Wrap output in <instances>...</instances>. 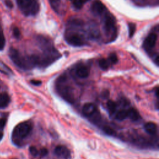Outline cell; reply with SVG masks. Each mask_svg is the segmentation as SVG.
<instances>
[{"label": "cell", "instance_id": "6da1fadb", "mask_svg": "<svg viewBox=\"0 0 159 159\" xmlns=\"http://www.w3.org/2000/svg\"><path fill=\"white\" fill-rule=\"evenodd\" d=\"M32 123L30 121L22 122L17 124L14 129L12 134V139L17 145H20L22 140L27 138L32 132Z\"/></svg>", "mask_w": 159, "mask_h": 159}, {"label": "cell", "instance_id": "7a4b0ae2", "mask_svg": "<svg viewBox=\"0 0 159 159\" xmlns=\"http://www.w3.org/2000/svg\"><path fill=\"white\" fill-rule=\"evenodd\" d=\"M8 55L14 64L22 70H27L34 67L30 56L25 57L22 55L14 47L9 48Z\"/></svg>", "mask_w": 159, "mask_h": 159}, {"label": "cell", "instance_id": "3957f363", "mask_svg": "<svg viewBox=\"0 0 159 159\" xmlns=\"http://www.w3.org/2000/svg\"><path fill=\"white\" fill-rule=\"evenodd\" d=\"M57 82L56 89L59 95L66 101L69 103L75 102V94L73 88L66 83V76L65 75L58 78Z\"/></svg>", "mask_w": 159, "mask_h": 159}, {"label": "cell", "instance_id": "277c9868", "mask_svg": "<svg viewBox=\"0 0 159 159\" xmlns=\"http://www.w3.org/2000/svg\"><path fill=\"white\" fill-rule=\"evenodd\" d=\"M17 6L25 16H34L39 12V0H16Z\"/></svg>", "mask_w": 159, "mask_h": 159}, {"label": "cell", "instance_id": "5b68a950", "mask_svg": "<svg viewBox=\"0 0 159 159\" xmlns=\"http://www.w3.org/2000/svg\"><path fill=\"white\" fill-rule=\"evenodd\" d=\"M103 29L107 37L110 40H114L117 36V29L115 26L114 16L109 12L105 13L103 17Z\"/></svg>", "mask_w": 159, "mask_h": 159}, {"label": "cell", "instance_id": "8992f818", "mask_svg": "<svg viewBox=\"0 0 159 159\" xmlns=\"http://www.w3.org/2000/svg\"><path fill=\"white\" fill-rule=\"evenodd\" d=\"M65 40L70 45L75 47H81L84 44L83 37L78 34L70 32L65 35Z\"/></svg>", "mask_w": 159, "mask_h": 159}, {"label": "cell", "instance_id": "52a82bcc", "mask_svg": "<svg viewBox=\"0 0 159 159\" xmlns=\"http://www.w3.org/2000/svg\"><path fill=\"white\" fill-rule=\"evenodd\" d=\"M91 11L94 15L100 16L105 12L106 7L101 1L96 0L91 4Z\"/></svg>", "mask_w": 159, "mask_h": 159}, {"label": "cell", "instance_id": "ba28073f", "mask_svg": "<svg viewBox=\"0 0 159 159\" xmlns=\"http://www.w3.org/2000/svg\"><path fill=\"white\" fill-rule=\"evenodd\" d=\"M82 112L84 116L88 117H91L98 112L96 106L93 103H86L84 104L82 108Z\"/></svg>", "mask_w": 159, "mask_h": 159}, {"label": "cell", "instance_id": "9c48e42d", "mask_svg": "<svg viewBox=\"0 0 159 159\" xmlns=\"http://www.w3.org/2000/svg\"><path fill=\"white\" fill-rule=\"evenodd\" d=\"M54 153L56 156L65 159L69 158L71 156L70 150L63 145L57 146L54 149Z\"/></svg>", "mask_w": 159, "mask_h": 159}, {"label": "cell", "instance_id": "30bf717a", "mask_svg": "<svg viewBox=\"0 0 159 159\" xmlns=\"http://www.w3.org/2000/svg\"><path fill=\"white\" fill-rule=\"evenodd\" d=\"M157 40V35L156 34L152 32L148 35L146 37L144 43L143 47L146 50H150L153 48L156 44Z\"/></svg>", "mask_w": 159, "mask_h": 159}, {"label": "cell", "instance_id": "8fae6325", "mask_svg": "<svg viewBox=\"0 0 159 159\" xmlns=\"http://www.w3.org/2000/svg\"><path fill=\"white\" fill-rule=\"evenodd\" d=\"M76 75L80 78H87L89 75V70L88 68L84 65H80L76 69Z\"/></svg>", "mask_w": 159, "mask_h": 159}, {"label": "cell", "instance_id": "7c38bea8", "mask_svg": "<svg viewBox=\"0 0 159 159\" xmlns=\"http://www.w3.org/2000/svg\"><path fill=\"white\" fill-rule=\"evenodd\" d=\"M145 131L150 135H154L157 132V125L156 124L149 122L144 125Z\"/></svg>", "mask_w": 159, "mask_h": 159}, {"label": "cell", "instance_id": "4fadbf2b", "mask_svg": "<svg viewBox=\"0 0 159 159\" xmlns=\"http://www.w3.org/2000/svg\"><path fill=\"white\" fill-rule=\"evenodd\" d=\"M11 98L7 93H0V109L6 107L10 103Z\"/></svg>", "mask_w": 159, "mask_h": 159}, {"label": "cell", "instance_id": "5bb4252c", "mask_svg": "<svg viewBox=\"0 0 159 159\" xmlns=\"http://www.w3.org/2000/svg\"><path fill=\"white\" fill-rule=\"evenodd\" d=\"M127 117H129V119L134 122L137 121L141 118L138 111L132 107L127 110Z\"/></svg>", "mask_w": 159, "mask_h": 159}, {"label": "cell", "instance_id": "9a60e30c", "mask_svg": "<svg viewBox=\"0 0 159 159\" xmlns=\"http://www.w3.org/2000/svg\"><path fill=\"white\" fill-rule=\"evenodd\" d=\"M52 8L57 13H60L61 7V0H48Z\"/></svg>", "mask_w": 159, "mask_h": 159}, {"label": "cell", "instance_id": "2e32d148", "mask_svg": "<svg viewBox=\"0 0 159 159\" xmlns=\"http://www.w3.org/2000/svg\"><path fill=\"white\" fill-rule=\"evenodd\" d=\"M106 106H107V111L109 112V115L112 116V115L114 114V113L116 112V109H117L116 103L114 101H112V100H109L107 102Z\"/></svg>", "mask_w": 159, "mask_h": 159}, {"label": "cell", "instance_id": "e0dca14e", "mask_svg": "<svg viewBox=\"0 0 159 159\" xmlns=\"http://www.w3.org/2000/svg\"><path fill=\"white\" fill-rule=\"evenodd\" d=\"M127 117V109H120L115 115V118L119 121H122Z\"/></svg>", "mask_w": 159, "mask_h": 159}, {"label": "cell", "instance_id": "ac0fdd59", "mask_svg": "<svg viewBox=\"0 0 159 159\" xmlns=\"http://www.w3.org/2000/svg\"><path fill=\"white\" fill-rule=\"evenodd\" d=\"M6 45V38L2 28L1 25L0 24V51L4 50Z\"/></svg>", "mask_w": 159, "mask_h": 159}, {"label": "cell", "instance_id": "d6986e66", "mask_svg": "<svg viewBox=\"0 0 159 159\" xmlns=\"http://www.w3.org/2000/svg\"><path fill=\"white\" fill-rule=\"evenodd\" d=\"M102 130L107 135L115 136L116 135V132L114 130V129H113L111 127H110L109 125L103 126Z\"/></svg>", "mask_w": 159, "mask_h": 159}, {"label": "cell", "instance_id": "ffe728a7", "mask_svg": "<svg viewBox=\"0 0 159 159\" xmlns=\"http://www.w3.org/2000/svg\"><path fill=\"white\" fill-rule=\"evenodd\" d=\"M99 67L102 70H106L108 69L109 66V61L104 58H101L99 60L98 62Z\"/></svg>", "mask_w": 159, "mask_h": 159}, {"label": "cell", "instance_id": "44dd1931", "mask_svg": "<svg viewBox=\"0 0 159 159\" xmlns=\"http://www.w3.org/2000/svg\"><path fill=\"white\" fill-rule=\"evenodd\" d=\"M128 27H129V37L132 38L135 32L136 25L134 23L130 22L128 24Z\"/></svg>", "mask_w": 159, "mask_h": 159}, {"label": "cell", "instance_id": "7402d4cb", "mask_svg": "<svg viewBox=\"0 0 159 159\" xmlns=\"http://www.w3.org/2000/svg\"><path fill=\"white\" fill-rule=\"evenodd\" d=\"M108 61L109 62H111V63H113V64L116 63L118 61V58H117V57L116 54L115 53H110L109 55Z\"/></svg>", "mask_w": 159, "mask_h": 159}, {"label": "cell", "instance_id": "603a6c76", "mask_svg": "<svg viewBox=\"0 0 159 159\" xmlns=\"http://www.w3.org/2000/svg\"><path fill=\"white\" fill-rule=\"evenodd\" d=\"M12 34L13 36L17 39H19L20 37L21 34H20V31L19 30V29L17 27H14L12 29Z\"/></svg>", "mask_w": 159, "mask_h": 159}, {"label": "cell", "instance_id": "cb8c5ba5", "mask_svg": "<svg viewBox=\"0 0 159 159\" xmlns=\"http://www.w3.org/2000/svg\"><path fill=\"white\" fill-rule=\"evenodd\" d=\"M29 152H30V154L34 157L38 156L39 153V151L37 149L36 147H35L34 146H31L29 147Z\"/></svg>", "mask_w": 159, "mask_h": 159}, {"label": "cell", "instance_id": "d4e9b609", "mask_svg": "<svg viewBox=\"0 0 159 159\" xmlns=\"http://www.w3.org/2000/svg\"><path fill=\"white\" fill-rule=\"evenodd\" d=\"M73 4L76 9H81L83 7V4L79 0H73Z\"/></svg>", "mask_w": 159, "mask_h": 159}, {"label": "cell", "instance_id": "484cf974", "mask_svg": "<svg viewBox=\"0 0 159 159\" xmlns=\"http://www.w3.org/2000/svg\"><path fill=\"white\" fill-rule=\"evenodd\" d=\"M48 151L47 148H43L39 151V155H40L41 157H45L48 154Z\"/></svg>", "mask_w": 159, "mask_h": 159}, {"label": "cell", "instance_id": "4316f807", "mask_svg": "<svg viewBox=\"0 0 159 159\" xmlns=\"http://www.w3.org/2000/svg\"><path fill=\"white\" fill-rule=\"evenodd\" d=\"M6 122H7V119L6 118H1L0 119V130H2L6 124Z\"/></svg>", "mask_w": 159, "mask_h": 159}, {"label": "cell", "instance_id": "83f0119b", "mask_svg": "<svg viewBox=\"0 0 159 159\" xmlns=\"http://www.w3.org/2000/svg\"><path fill=\"white\" fill-rule=\"evenodd\" d=\"M4 4L9 9H12L14 7L13 3L11 0H4Z\"/></svg>", "mask_w": 159, "mask_h": 159}, {"label": "cell", "instance_id": "f1b7e54d", "mask_svg": "<svg viewBox=\"0 0 159 159\" xmlns=\"http://www.w3.org/2000/svg\"><path fill=\"white\" fill-rule=\"evenodd\" d=\"M30 83H31L32 84L35 85V86H39V85H40V84H42L41 81H39V80H31V81H30Z\"/></svg>", "mask_w": 159, "mask_h": 159}, {"label": "cell", "instance_id": "f546056e", "mask_svg": "<svg viewBox=\"0 0 159 159\" xmlns=\"http://www.w3.org/2000/svg\"><path fill=\"white\" fill-rule=\"evenodd\" d=\"M2 138H3V134L2 132H0V141L2 139Z\"/></svg>", "mask_w": 159, "mask_h": 159}, {"label": "cell", "instance_id": "4dcf8cb0", "mask_svg": "<svg viewBox=\"0 0 159 159\" xmlns=\"http://www.w3.org/2000/svg\"><path fill=\"white\" fill-rule=\"evenodd\" d=\"M79 1H80V2H81L82 4H83L84 3L86 2H87L88 0H79Z\"/></svg>", "mask_w": 159, "mask_h": 159}]
</instances>
